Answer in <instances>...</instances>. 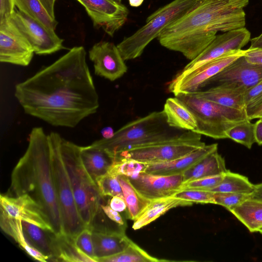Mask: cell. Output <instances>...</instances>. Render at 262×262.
<instances>
[{
	"instance_id": "obj_40",
	"label": "cell",
	"mask_w": 262,
	"mask_h": 262,
	"mask_svg": "<svg viewBox=\"0 0 262 262\" xmlns=\"http://www.w3.org/2000/svg\"><path fill=\"white\" fill-rule=\"evenodd\" d=\"M224 176V173L218 175L206 177L185 183L182 184L181 190L193 189L210 190L220 183L223 179Z\"/></svg>"
},
{
	"instance_id": "obj_41",
	"label": "cell",
	"mask_w": 262,
	"mask_h": 262,
	"mask_svg": "<svg viewBox=\"0 0 262 262\" xmlns=\"http://www.w3.org/2000/svg\"><path fill=\"white\" fill-rule=\"evenodd\" d=\"M15 6V0H0V22L10 18Z\"/></svg>"
},
{
	"instance_id": "obj_28",
	"label": "cell",
	"mask_w": 262,
	"mask_h": 262,
	"mask_svg": "<svg viewBox=\"0 0 262 262\" xmlns=\"http://www.w3.org/2000/svg\"><path fill=\"white\" fill-rule=\"evenodd\" d=\"M51 261L95 262L79 250L74 237L63 233L56 234Z\"/></svg>"
},
{
	"instance_id": "obj_27",
	"label": "cell",
	"mask_w": 262,
	"mask_h": 262,
	"mask_svg": "<svg viewBox=\"0 0 262 262\" xmlns=\"http://www.w3.org/2000/svg\"><path fill=\"white\" fill-rule=\"evenodd\" d=\"M251 232L262 227V200L249 198L229 211Z\"/></svg>"
},
{
	"instance_id": "obj_3",
	"label": "cell",
	"mask_w": 262,
	"mask_h": 262,
	"mask_svg": "<svg viewBox=\"0 0 262 262\" xmlns=\"http://www.w3.org/2000/svg\"><path fill=\"white\" fill-rule=\"evenodd\" d=\"M7 195L27 194L48 216L54 233H63L60 209L55 187L49 134L41 127L32 129L27 150L13 169Z\"/></svg>"
},
{
	"instance_id": "obj_4",
	"label": "cell",
	"mask_w": 262,
	"mask_h": 262,
	"mask_svg": "<svg viewBox=\"0 0 262 262\" xmlns=\"http://www.w3.org/2000/svg\"><path fill=\"white\" fill-rule=\"evenodd\" d=\"M80 146L61 137L60 150L70 179L79 215L89 227L103 196L95 181L86 170L80 157Z\"/></svg>"
},
{
	"instance_id": "obj_22",
	"label": "cell",
	"mask_w": 262,
	"mask_h": 262,
	"mask_svg": "<svg viewBox=\"0 0 262 262\" xmlns=\"http://www.w3.org/2000/svg\"><path fill=\"white\" fill-rule=\"evenodd\" d=\"M82 163L92 178L95 181L105 174L114 162V158L104 149L93 143L80 147Z\"/></svg>"
},
{
	"instance_id": "obj_38",
	"label": "cell",
	"mask_w": 262,
	"mask_h": 262,
	"mask_svg": "<svg viewBox=\"0 0 262 262\" xmlns=\"http://www.w3.org/2000/svg\"><path fill=\"white\" fill-rule=\"evenodd\" d=\"M214 196L216 204L230 211L250 198L251 195L233 192H214Z\"/></svg>"
},
{
	"instance_id": "obj_31",
	"label": "cell",
	"mask_w": 262,
	"mask_h": 262,
	"mask_svg": "<svg viewBox=\"0 0 262 262\" xmlns=\"http://www.w3.org/2000/svg\"><path fill=\"white\" fill-rule=\"evenodd\" d=\"M254 185L248 178L227 170L220 183L210 190L213 192H233L251 195Z\"/></svg>"
},
{
	"instance_id": "obj_25",
	"label": "cell",
	"mask_w": 262,
	"mask_h": 262,
	"mask_svg": "<svg viewBox=\"0 0 262 262\" xmlns=\"http://www.w3.org/2000/svg\"><path fill=\"white\" fill-rule=\"evenodd\" d=\"M227 170L225 160L217 150L209 154L186 170L183 173V183L206 177L222 174Z\"/></svg>"
},
{
	"instance_id": "obj_15",
	"label": "cell",
	"mask_w": 262,
	"mask_h": 262,
	"mask_svg": "<svg viewBox=\"0 0 262 262\" xmlns=\"http://www.w3.org/2000/svg\"><path fill=\"white\" fill-rule=\"evenodd\" d=\"M0 211V214L27 222L54 232L42 208L27 194L11 196L2 193Z\"/></svg>"
},
{
	"instance_id": "obj_12",
	"label": "cell",
	"mask_w": 262,
	"mask_h": 262,
	"mask_svg": "<svg viewBox=\"0 0 262 262\" xmlns=\"http://www.w3.org/2000/svg\"><path fill=\"white\" fill-rule=\"evenodd\" d=\"M251 34L245 27L216 35L212 41L196 58L190 61L179 75H185L204 64L232 51L242 50L250 40Z\"/></svg>"
},
{
	"instance_id": "obj_53",
	"label": "cell",
	"mask_w": 262,
	"mask_h": 262,
	"mask_svg": "<svg viewBox=\"0 0 262 262\" xmlns=\"http://www.w3.org/2000/svg\"><path fill=\"white\" fill-rule=\"evenodd\" d=\"M260 85H261V86H262V81L260 82ZM261 99H262V97H261Z\"/></svg>"
},
{
	"instance_id": "obj_6",
	"label": "cell",
	"mask_w": 262,
	"mask_h": 262,
	"mask_svg": "<svg viewBox=\"0 0 262 262\" xmlns=\"http://www.w3.org/2000/svg\"><path fill=\"white\" fill-rule=\"evenodd\" d=\"M192 112L197 122L194 132L215 139L228 138L226 133L235 125L249 119L246 110L223 106L193 93L174 95Z\"/></svg>"
},
{
	"instance_id": "obj_47",
	"label": "cell",
	"mask_w": 262,
	"mask_h": 262,
	"mask_svg": "<svg viewBox=\"0 0 262 262\" xmlns=\"http://www.w3.org/2000/svg\"><path fill=\"white\" fill-rule=\"evenodd\" d=\"M250 41V49H262V33L258 36L251 39Z\"/></svg>"
},
{
	"instance_id": "obj_46",
	"label": "cell",
	"mask_w": 262,
	"mask_h": 262,
	"mask_svg": "<svg viewBox=\"0 0 262 262\" xmlns=\"http://www.w3.org/2000/svg\"><path fill=\"white\" fill-rule=\"evenodd\" d=\"M43 5L49 14L53 18L55 17L54 14V0H39Z\"/></svg>"
},
{
	"instance_id": "obj_52",
	"label": "cell",
	"mask_w": 262,
	"mask_h": 262,
	"mask_svg": "<svg viewBox=\"0 0 262 262\" xmlns=\"http://www.w3.org/2000/svg\"><path fill=\"white\" fill-rule=\"evenodd\" d=\"M258 232H259L261 234H262V227L259 229Z\"/></svg>"
},
{
	"instance_id": "obj_34",
	"label": "cell",
	"mask_w": 262,
	"mask_h": 262,
	"mask_svg": "<svg viewBox=\"0 0 262 262\" xmlns=\"http://www.w3.org/2000/svg\"><path fill=\"white\" fill-rule=\"evenodd\" d=\"M226 135L228 138L249 149L256 142L255 124L252 123L249 119L235 125L227 130Z\"/></svg>"
},
{
	"instance_id": "obj_10",
	"label": "cell",
	"mask_w": 262,
	"mask_h": 262,
	"mask_svg": "<svg viewBox=\"0 0 262 262\" xmlns=\"http://www.w3.org/2000/svg\"><path fill=\"white\" fill-rule=\"evenodd\" d=\"M37 55H48L64 48L63 40L55 32L22 11H15L8 19Z\"/></svg>"
},
{
	"instance_id": "obj_20",
	"label": "cell",
	"mask_w": 262,
	"mask_h": 262,
	"mask_svg": "<svg viewBox=\"0 0 262 262\" xmlns=\"http://www.w3.org/2000/svg\"><path fill=\"white\" fill-rule=\"evenodd\" d=\"M125 231L92 232L94 254L97 262L117 254L127 247L132 240L126 235Z\"/></svg>"
},
{
	"instance_id": "obj_51",
	"label": "cell",
	"mask_w": 262,
	"mask_h": 262,
	"mask_svg": "<svg viewBox=\"0 0 262 262\" xmlns=\"http://www.w3.org/2000/svg\"><path fill=\"white\" fill-rule=\"evenodd\" d=\"M112 1H113L114 2H116L117 3H121V1H122V0H112Z\"/></svg>"
},
{
	"instance_id": "obj_9",
	"label": "cell",
	"mask_w": 262,
	"mask_h": 262,
	"mask_svg": "<svg viewBox=\"0 0 262 262\" xmlns=\"http://www.w3.org/2000/svg\"><path fill=\"white\" fill-rule=\"evenodd\" d=\"M49 135L51 147V164L54 184L60 209L63 234L74 237L86 226L75 203L70 179L60 150L61 136L57 133Z\"/></svg>"
},
{
	"instance_id": "obj_36",
	"label": "cell",
	"mask_w": 262,
	"mask_h": 262,
	"mask_svg": "<svg viewBox=\"0 0 262 262\" xmlns=\"http://www.w3.org/2000/svg\"><path fill=\"white\" fill-rule=\"evenodd\" d=\"M95 182L102 196H119L123 198L118 177L106 173L98 178Z\"/></svg>"
},
{
	"instance_id": "obj_48",
	"label": "cell",
	"mask_w": 262,
	"mask_h": 262,
	"mask_svg": "<svg viewBox=\"0 0 262 262\" xmlns=\"http://www.w3.org/2000/svg\"><path fill=\"white\" fill-rule=\"evenodd\" d=\"M250 197L262 200V183L254 185V190Z\"/></svg>"
},
{
	"instance_id": "obj_54",
	"label": "cell",
	"mask_w": 262,
	"mask_h": 262,
	"mask_svg": "<svg viewBox=\"0 0 262 262\" xmlns=\"http://www.w3.org/2000/svg\"><path fill=\"white\" fill-rule=\"evenodd\" d=\"M55 2L56 1V0H54Z\"/></svg>"
},
{
	"instance_id": "obj_42",
	"label": "cell",
	"mask_w": 262,
	"mask_h": 262,
	"mask_svg": "<svg viewBox=\"0 0 262 262\" xmlns=\"http://www.w3.org/2000/svg\"><path fill=\"white\" fill-rule=\"evenodd\" d=\"M244 56L249 62L262 65V49H250L246 50Z\"/></svg>"
},
{
	"instance_id": "obj_33",
	"label": "cell",
	"mask_w": 262,
	"mask_h": 262,
	"mask_svg": "<svg viewBox=\"0 0 262 262\" xmlns=\"http://www.w3.org/2000/svg\"><path fill=\"white\" fill-rule=\"evenodd\" d=\"M168 261L159 259L149 255L132 241L121 252L99 260V262H158Z\"/></svg>"
},
{
	"instance_id": "obj_14",
	"label": "cell",
	"mask_w": 262,
	"mask_h": 262,
	"mask_svg": "<svg viewBox=\"0 0 262 262\" xmlns=\"http://www.w3.org/2000/svg\"><path fill=\"white\" fill-rule=\"evenodd\" d=\"M34 51L26 39L9 19L0 22V61L20 66H28Z\"/></svg>"
},
{
	"instance_id": "obj_35",
	"label": "cell",
	"mask_w": 262,
	"mask_h": 262,
	"mask_svg": "<svg viewBox=\"0 0 262 262\" xmlns=\"http://www.w3.org/2000/svg\"><path fill=\"white\" fill-rule=\"evenodd\" d=\"M146 167V163L131 159H122L114 161L107 173L117 177L125 176L134 178L145 172Z\"/></svg>"
},
{
	"instance_id": "obj_32",
	"label": "cell",
	"mask_w": 262,
	"mask_h": 262,
	"mask_svg": "<svg viewBox=\"0 0 262 262\" xmlns=\"http://www.w3.org/2000/svg\"><path fill=\"white\" fill-rule=\"evenodd\" d=\"M18 10L27 14L50 30L55 31L58 22L48 12L39 0H15Z\"/></svg>"
},
{
	"instance_id": "obj_45",
	"label": "cell",
	"mask_w": 262,
	"mask_h": 262,
	"mask_svg": "<svg viewBox=\"0 0 262 262\" xmlns=\"http://www.w3.org/2000/svg\"><path fill=\"white\" fill-rule=\"evenodd\" d=\"M254 124L256 143L261 145H262V118H259Z\"/></svg>"
},
{
	"instance_id": "obj_44",
	"label": "cell",
	"mask_w": 262,
	"mask_h": 262,
	"mask_svg": "<svg viewBox=\"0 0 262 262\" xmlns=\"http://www.w3.org/2000/svg\"><path fill=\"white\" fill-rule=\"evenodd\" d=\"M248 118L251 120L262 118V102L257 106L246 110Z\"/></svg>"
},
{
	"instance_id": "obj_37",
	"label": "cell",
	"mask_w": 262,
	"mask_h": 262,
	"mask_svg": "<svg viewBox=\"0 0 262 262\" xmlns=\"http://www.w3.org/2000/svg\"><path fill=\"white\" fill-rule=\"evenodd\" d=\"M173 196L191 203L216 204L214 192L204 190L185 189Z\"/></svg>"
},
{
	"instance_id": "obj_50",
	"label": "cell",
	"mask_w": 262,
	"mask_h": 262,
	"mask_svg": "<svg viewBox=\"0 0 262 262\" xmlns=\"http://www.w3.org/2000/svg\"><path fill=\"white\" fill-rule=\"evenodd\" d=\"M144 0H128L129 5L134 7H139L142 4Z\"/></svg>"
},
{
	"instance_id": "obj_18",
	"label": "cell",
	"mask_w": 262,
	"mask_h": 262,
	"mask_svg": "<svg viewBox=\"0 0 262 262\" xmlns=\"http://www.w3.org/2000/svg\"><path fill=\"white\" fill-rule=\"evenodd\" d=\"M129 178L138 191L149 200L173 196L183 183V174L158 175L143 172Z\"/></svg>"
},
{
	"instance_id": "obj_30",
	"label": "cell",
	"mask_w": 262,
	"mask_h": 262,
	"mask_svg": "<svg viewBox=\"0 0 262 262\" xmlns=\"http://www.w3.org/2000/svg\"><path fill=\"white\" fill-rule=\"evenodd\" d=\"M118 179L127 206L126 217L135 221L144 211L151 200L145 198L138 191L128 177L119 176Z\"/></svg>"
},
{
	"instance_id": "obj_5",
	"label": "cell",
	"mask_w": 262,
	"mask_h": 262,
	"mask_svg": "<svg viewBox=\"0 0 262 262\" xmlns=\"http://www.w3.org/2000/svg\"><path fill=\"white\" fill-rule=\"evenodd\" d=\"M167 123L163 111L152 112L126 124L109 139L102 138L93 143L106 150L113 158L134 147L164 140L176 136Z\"/></svg>"
},
{
	"instance_id": "obj_26",
	"label": "cell",
	"mask_w": 262,
	"mask_h": 262,
	"mask_svg": "<svg viewBox=\"0 0 262 262\" xmlns=\"http://www.w3.org/2000/svg\"><path fill=\"white\" fill-rule=\"evenodd\" d=\"M23 230L28 242L51 261L56 234L49 230L21 221Z\"/></svg>"
},
{
	"instance_id": "obj_13",
	"label": "cell",
	"mask_w": 262,
	"mask_h": 262,
	"mask_svg": "<svg viewBox=\"0 0 262 262\" xmlns=\"http://www.w3.org/2000/svg\"><path fill=\"white\" fill-rule=\"evenodd\" d=\"M85 8L94 26L113 36L126 23L129 11L121 3L112 0H76Z\"/></svg>"
},
{
	"instance_id": "obj_24",
	"label": "cell",
	"mask_w": 262,
	"mask_h": 262,
	"mask_svg": "<svg viewBox=\"0 0 262 262\" xmlns=\"http://www.w3.org/2000/svg\"><path fill=\"white\" fill-rule=\"evenodd\" d=\"M192 205L191 202L174 196L151 200L141 214L134 221L132 228L135 230L140 229L173 208Z\"/></svg>"
},
{
	"instance_id": "obj_39",
	"label": "cell",
	"mask_w": 262,
	"mask_h": 262,
	"mask_svg": "<svg viewBox=\"0 0 262 262\" xmlns=\"http://www.w3.org/2000/svg\"><path fill=\"white\" fill-rule=\"evenodd\" d=\"M75 244L85 255L97 262L95 254L92 238V231L85 227L74 237Z\"/></svg>"
},
{
	"instance_id": "obj_8",
	"label": "cell",
	"mask_w": 262,
	"mask_h": 262,
	"mask_svg": "<svg viewBox=\"0 0 262 262\" xmlns=\"http://www.w3.org/2000/svg\"><path fill=\"white\" fill-rule=\"evenodd\" d=\"M201 135L185 131L169 138L134 147L116 154L114 161L134 160L149 164L167 162L184 156L205 145Z\"/></svg>"
},
{
	"instance_id": "obj_43",
	"label": "cell",
	"mask_w": 262,
	"mask_h": 262,
	"mask_svg": "<svg viewBox=\"0 0 262 262\" xmlns=\"http://www.w3.org/2000/svg\"><path fill=\"white\" fill-rule=\"evenodd\" d=\"M110 207L119 212L126 210L127 206L123 198L114 196L108 201Z\"/></svg>"
},
{
	"instance_id": "obj_23",
	"label": "cell",
	"mask_w": 262,
	"mask_h": 262,
	"mask_svg": "<svg viewBox=\"0 0 262 262\" xmlns=\"http://www.w3.org/2000/svg\"><path fill=\"white\" fill-rule=\"evenodd\" d=\"M163 111L170 127L185 131H193L196 129L197 122L194 115L177 97L166 100Z\"/></svg>"
},
{
	"instance_id": "obj_19",
	"label": "cell",
	"mask_w": 262,
	"mask_h": 262,
	"mask_svg": "<svg viewBox=\"0 0 262 262\" xmlns=\"http://www.w3.org/2000/svg\"><path fill=\"white\" fill-rule=\"evenodd\" d=\"M217 150V144L205 145L184 156L173 160L146 164L145 172L158 175L183 174L209 154Z\"/></svg>"
},
{
	"instance_id": "obj_16",
	"label": "cell",
	"mask_w": 262,
	"mask_h": 262,
	"mask_svg": "<svg viewBox=\"0 0 262 262\" xmlns=\"http://www.w3.org/2000/svg\"><path fill=\"white\" fill-rule=\"evenodd\" d=\"M96 75L110 81L122 77L127 70L125 60L113 43L102 41L93 45L89 51Z\"/></svg>"
},
{
	"instance_id": "obj_49",
	"label": "cell",
	"mask_w": 262,
	"mask_h": 262,
	"mask_svg": "<svg viewBox=\"0 0 262 262\" xmlns=\"http://www.w3.org/2000/svg\"><path fill=\"white\" fill-rule=\"evenodd\" d=\"M101 133L103 138L109 139L113 136L114 132L111 127H106L101 130Z\"/></svg>"
},
{
	"instance_id": "obj_21",
	"label": "cell",
	"mask_w": 262,
	"mask_h": 262,
	"mask_svg": "<svg viewBox=\"0 0 262 262\" xmlns=\"http://www.w3.org/2000/svg\"><path fill=\"white\" fill-rule=\"evenodd\" d=\"M247 90L234 85L221 84L205 91L199 90L191 93L223 106L246 110L244 95Z\"/></svg>"
},
{
	"instance_id": "obj_29",
	"label": "cell",
	"mask_w": 262,
	"mask_h": 262,
	"mask_svg": "<svg viewBox=\"0 0 262 262\" xmlns=\"http://www.w3.org/2000/svg\"><path fill=\"white\" fill-rule=\"evenodd\" d=\"M0 226L2 229L34 259L41 262L48 261L46 256L28 242L23 232L21 220L0 214Z\"/></svg>"
},
{
	"instance_id": "obj_1",
	"label": "cell",
	"mask_w": 262,
	"mask_h": 262,
	"mask_svg": "<svg viewBox=\"0 0 262 262\" xmlns=\"http://www.w3.org/2000/svg\"><path fill=\"white\" fill-rule=\"evenodd\" d=\"M82 46L17 83L14 95L25 112L55 126L74 127L95 114L99 97Z\"/></svg>"
},
{
	"instance_id": "obj_11",
	"label": "cell",
	"mask_w": 262,
	"mask_h": 262,
	"mask_svg": "<svg viewBox=\"0 0 262 262\" xmlns=\"http://www.w3.org/2000/svg\"><path fill=\"white\" fill-rule=\"evenodd\" d=\"M246 50L229 52L212 60L191 72L177 74L168 85L169 91L174 95L180 93L196 92L205 85L207 81L232 61L244 55Z\"/></svg>"
},
{
	"instance_id": "obj_17",
	"label": "cell",
	"mask_w": 262,
	"mask_h": 262,
	"mask_svg": "<svg viewBox=\"0 0 262 262\" xmlns=\"http://www.w3.org/2000/svg\"><path fill=\"white\" fill-rule=\"evenodd\" d=\"M262 81V65L248 62L244 55L240 56L210 79L217 84H231L247 90Z\"/></svg>"
},
{
	"instance_id": "obj_7",
	"label": "cell",
	"mask_w": 262,
	"mask_h": 262,
	"mask_svg": "<svg viewBox=\"0 0 262 262\" xmlns=\"http://www.w3.org/2000/svg\"><path fill=\"white\" fill-rule=\"evenodd\" d=\"M202 0H173L151 14L145 24L117 45L124 60L140 56L145 48L169 25L197 6Z\"/></svg>"
},
{
	"instance_id": "obj_2",
	"label": "cell",
	"mask_w": 262,
	"mask_h": 262,
	"mask_svg": "<svg viewBox=\"0 0 262 262\" xmlns=\"http://www.w3.org/2000/svg\"><path fill=\"white\" fill-rule=\"evenodd\" d=\"M249 0H202L167 26L157 38L163 47L192 60L212 41L217 32L245 27Z\"/></svg>"
}]
</instances>
